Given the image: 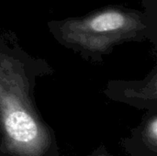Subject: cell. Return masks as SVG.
<instances>
[{
    "label": "cell",
    "mask_w": 157,
    "mask_h": 156,
    "mask_svg": "<svg viewBox=\"0 0 157 156\" xmlns=\"http://www.w3.org/2000/svg\"><path fill=\"white\" fill-rule=\"evenodd\" d=\"M0 134L13 156H43L52 138L32 103L24 68L0 50Z\"/></svg>",
    "instance_id": "6da1fadb"
},
{
    "label": "cell",
    "mask_w": 157,
    "mask_h": 156,
    "mask_svg": "<svg viewBox=\"0 0 157 156\" xmlns=\"http://www.w3.org/2000/svg\"><path fill=\"white\" fill-rule=\"evenodd\" d=\"M144 29L138 14L110 7L84 17L65 19L60 24L59 33L63 40L83 51L106 53Z\"/></svg>",
    "instance_id": "7a4b0ae2"
},
{
    "label": "cell",
    "mask_w": 157,
    "mask_h": 156,
    "mask_svg": "<svg viewBox=\"0 0 157 156\" xmlns=\"http://www.w3.org/2000/svg\"><path fill=\"white\" fill-rule=\"evenodd\" d=\"M144 142L153 150L156 151L157 148V118L153 116L147 122L144 128Z\"/></svg>",
    "instance_id": "3957f363"
},
{
    "label": "cell",
    "mask_w": 157,
    "mask_h": 156,
    "mask_svg": "<svg viewBox=\"0 0 157 156\" xmlns=\"http://www.w3.org/2000/svg\"><path fill=\"white\" fill-rule=\"evenodd\" d=\"M98 156H106V155H98Z\"/></svg>",
    "instance_id": "277c9868"
}]
</instances>
